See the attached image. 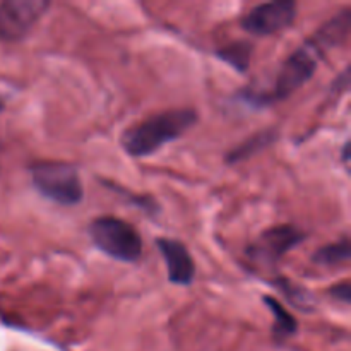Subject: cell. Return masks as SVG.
<instances>
[{
	"instance_id": "cell-4",
	"label": "cell",
	"mask_w": 351,
	"mask_h": 351,
	"mask_svg": "<svg viewBox=\"0 0 351 351\" xmlns=\"http://www.w3.org/2000/svg\"><path fill=\"white\" fill-rule=\"evenodd\" d=\"M93 243L120 263H137L143 256V239L132 225L120 218L103 216L89 225Z\"/></svg>"
},
{
	"instance_id": "cell-9",
	"label": "cell",
	"mask_w": 351,
	"mask_h": 351,
	"mask_svg": "<svg viewBox=\"0 0 351 351\" xmlns=\"http://www.w3.org/2000/svg\"><path fill=\"white\" fill-rule=\"evenodd\" d=\"M276 139H278L276 129H266L263 130V132L254 134L250 139L243 141L242 144H239L235 149H232L228 154H226V163H239V161L247 160V158L254 156V154L259 153V151L266 149V147L271 146Z\"/></svg>"
},
{
	"instance_id": "cell-11",
	"label": "cell",
	"mask_w": 351,
	"mask_h": 351,
	"mask_svg": "<svg viewBox=\"0 0 351 351\" xmlns=\"http://www.w3.org/2000/svg\"><path fill=\"white\" fill-rule=\"evenodd\" d=\"M263 300L264 304H266V307L274 314V336H276L278 339H287L290 338V336H293L298 329L297 319H295L274 297H267L266 295Z\"/></svg>"
},
{
	"instance_id": "cell-3",
	"label": "cell",
	"mask_w": 351,
	"mask_h": 351,
	"mask_svg": "<svg viewBox=\"0 0 351 351\" xmlns=\"http://www.w3.org/2000/svg\"><path fill=\"white\" fill-rule=\"evenodd\" d=\"M29 171L36 191L55 204L75 206L84 197V187L74 165L45 161L33 165Z\"/></svg>"
},
{
	"instance_id": "cell-1",
	"label": "cell",
	"mask_w": 351,
	"mask_h": 351,
	"mask_svg": "<svg viewBox=\"0 0 351 351\" xmlns=\"http://www.w3.org/2000/svg\"><path fill=\"white\" fill-rule=\"evenodd\" d=\"M351 31V10L345 9L338 16L321 26L305 45H302L283 64L274 84L273 98L287 99L314 75L319 60L331 48L338 47L348 38Z\"/></svg>"
},
{
	"instance_id": "cell-8",
	"label": "cell",
	"mask_w": 351,
	"mask_h": 351,
	"mask_svg": "<svg viewBox=\"0 0 351 351\" xmlns=\"http://www.w3.org/2000/svg\"><path fill=\"white\" fill-rule=\"evenodd\" d=\"M156 245L167 264L170 283L189 287L194 281L195 264L187 247L173 239H158Z\"/></svg>"
},
{
	"instance_id": "cell-2",
	"label": "cell",
	"mask_w": 351,
	"mask_h": 351,
	"mask_svg": "<svg viewBox=\"0 0 351 351\" xmlns=\"http://www.w3.org/2000/svg\"><path fill=\"white\" fill-rule=\"evenodd\" d=\"M197 113L191 108L168 110L129 127L122 134V144L127 154L134 158L149 156L171 141H177L197 123Z\"/></svg>"
},
{
	"instance_id": "cell-12",
	"label": "cell",
	"mask_w": 351,
	"mask_h": 351,
	"mask_svg": "<svg viewBox=\"0 0 351 351\" xmlns=\"http://www.w3.org/2000/svg\"><path fill=\"white\" fill-rule=\"evenodd\" d=\"M254 45L249 41H235L226 47L219 48L216 51V57L223 60L225 64L232 65L235 71L245 72L250 65V58H252Z\"/></svg>"
},
{
	"instance_id": "cell-13",
	"label": "cell",
	"mask_w": 351,
	"mask_h": 351,
	"mask_svg": "<svg viewBox=\"0 0 351 351\" xmlns=\"http://www.w3.org/2000/svg\"><path fill=\"white\" fill-rule=\"evenodd\" d=\"M278 285H280L281 290L288 295V298H290L293 304H297L298 307L305 308V305L311 304V297H308V295L305 293L300 287H295V285H291L290 281H287V280H280L278 281Z\"/></svg>"
},
{
	"instance_id": "cell-7",
	"label": "cell",
	"mask_w": 351,
	"mask_h": 351,
	"mask_svg": "<svg viewBox=\"0 0 351 351\" xmlns=\"http://www.w3.org/2000/svg\"><path fill=\"white\" fill-rule=\"evenodd\" d=\"M297 17V3L293 0H274L254 7L242 19V27L256 36H269L291 26Z\"/></svg>"
},
{
	"instance_id": "cell-5",
	"label": "cell",
	"mask_w": 351,
	"mask_h": 351,
	"mask_svg": "<svg viewBox=\"0 0 351 351\" xmlns=\"http://www.w3.org/2000/svg\"><path fill=\"white\" fill-rule=\"evenodd\" d=\"M48 7V0H7L0 3V40H23Z\"/></svg>"
},
{
	"instance_id": "cell-15",
	"label": "cell",
	"mask_w": 351,
	"mask_h": 351,
	"mask_svg": "<svg viewBox=\"0 0 351 351\" xmlns=\"http://www.w3.org/2000/svg\"><path fill=\"white\" fill-rule=\"evenodd\" d=\"M0 110H2V103H0Z\"/></svg>"
},
{
	"instance_id": "cell-14",
	"label": "cell",
	"mask_w": 351,
	"mask_h": 351,
	"mask_svg": "<svg viewBox=\"0 0 351 351\" xmlns=\"http://www.w3.org/2000/svg\"><path fill=\"white\" fill-rule=\"evenodd\" d=\"M329 295H331L335 300L341 302V304L348 305L351 302V288H350V283L348 281H345V283H339L336 285V287H332L331 290H329Z\"/></svg>"
},
{
	"instance_id": "cell-6",
	"label": "cell",
	"mask_w": 351,
	"mask_h": 351,
	"mask_svg": "<svg viewBox=\"0 0 351 351\" xmlns=\"http://www.w3.org/2000/svg\"><path fill=\"white\" fill-rule=\"evenodd\" d=\"M305 233L291 225H280L274 228L266 230L252 245L249 247L247 254L250 259L261 266L273 267L280 263L285 254L290 252L293 247L305 240Z\"/></svg>"
},
{
	"instance_id": "cell-10",
	"label": "cell",
	"mask_w": 351,
	"mask_h": 351,
	"mask_svg": "<svg viewBox=\"0 0 351 351\" xmlns=\"http://www.w3.org/2000/svg\"><path fill=\"white\" fill-rule=\"evenodd\" d=\"M351 259V247L348 237H343L341 240L335 243H329V245L321 247L319 250H315V254L312 256V261L319 266L326 267H336V266H345Z\"/></svg>"
}]
</instances>
